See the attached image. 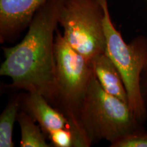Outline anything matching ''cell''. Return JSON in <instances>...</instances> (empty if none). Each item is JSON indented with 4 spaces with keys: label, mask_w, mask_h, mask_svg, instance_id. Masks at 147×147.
Returning a JSON list of instances; mask_svg holds the SVG:
<instances>
[{
    "label": "cell",
    "mask_w": 147,
    "mask_h": 147,
    "mask_svg": "<svg viewBox=\"0 0 147 147\" xmlns=\"http://www.w3.org/2000/svg\"><path fill=\"white\" fill-rule=\"evenodd\" d=\"M21 109L32 116L40 126L46 137L51 132L59 129L82 132L72 121L38 92L26 91L25 94H22Z\"/></svg>",
    "instance_id": "7"
},
{
    "label": "cell",
    "mask_w": 147,
    "mask_h": 147,
    "mask_svg": "<svg viewBox=\"0 0 147 147\" xmlns=\"http://www.w3.org/2000/svg\"><path fill=\"white\" fill-rule=\"evenodd\" d=\"M110 143L111 147H147V131L143 129L127 134Z\"/></svg>",
    "instance_id": "11"
},
{
    "label": "cell",
    "mask_w": 147,
    "mask_h": 147,
    "mask_svg": "<svg viewBox=\"0 0 147 147\" xmlns=\"http://www.w3.org/2000/svg\"><path fill=\"white\" fill-rule=\"evenodd\" d=\"M77 124L91 146L103 140L111 142L144 129L128 103L104 91L94 74L78 112Z\"/></svg>",
    "instance_id": "2"
},
{
    "label": "cell",
    "mask_w": 147,
    "mask_h": 147,
    "mask_svg": "<svg viewBox=\"0 0 147 147\" xmlns=\"http://www.w3.org/2000/svg\"><path fill=\"white\" fill-rule=\"evenodd\" d=\"M61 0H49L35 14L19 43L3 47L0 75L12 79L10 87L36 91L53 106L55 95V34Z\"/></svg>",
    "instance_id": "1"
},
{
    "label": "cell",
    "mask_w": 147,
    "mask_h": 147,
    "mask_svg": "<svg viewBox=\"0 0 147 147\" xmlns=\"http://www.w3.org/2000/svg\"><path fill=\"white\" fill-rule=\"evenodd\" d=\"M140 89L143 100L147 107V65L141 74Z\"/></svg>",
    "instance_id": "12"
},
{
    "label": "cell",
    "mask_w": 147,
    "mask_h": 147,
    "mask_svg": "<svg viewBox=\"0 0 147 147\" xmlns=\"http://www.w3.org/2000/svg\"><path fill=\"white\" fill-rule=\"evenodd\" d=\"M49 0H0V43L18 39Z\"/></svg>",
    "instance_id": "6"
},
{
    "label": "cell",
    "mask_w": 147,
    "mask_h": 147,
    "mask_svg": "<svg viewBox=\"0 0 147 147\" xmlns=\"http://www.w3.org/2000/svg\"><path fill=\"white\" fill-rule=\"evenodd\" d=\"M55 58L53 106L78 126V112L93 76L91 61L74 50L58 29L55 34Z\"/></svg>",
    "instance_id": "4"
},
{
    "label": "cell",
    "mask_w": 147,
    "mask_h": 147,
    "mask_svg": "<svg viewBox=\"0 0 147 147\" xmlns=\"http://www.w3.org/2000/svg\"><path fill=\"white\" fill-rule=\"evenodd\" d=\"M90 61L94 76L104 91L128 103L127 93L121 74L107 53L95 55L90 59Z\"/></svg>",
    "instance_id": "8"
},
{
    "label": "cell",
    "mask_w": 147,
    "mask_h": 147,
    "mask_svg": "<svg viewBox=\"0 0 147 147\" xmlns=\"http://www.w3.org/2000/svg\"><path fill=\"white\" fill-rule=\"evenodd\" d=\"M100 0H61L59 25L66 42L86 58L105 53L106 40Z\"/></svg>",
    "instance_id": "5"
},
{
    "label": "cell",
    "mask_w": 147,
    "mask_h": 147,
    "mask_svg": "<svg viewBox=\"0 0 147 147\" xmlns=\"http://www.w3.org/2000/svg\"><path fill=\"white\" fill-rule=\"evenodd\" d=\"M22 94L14 95L0 115V147H14V125L21 106Z\"/></svg>",
    "instance_id": "10"
},
{
    "label": "cell",
    "mask_w": 147,
    "mask_h": 147,
    "mask_svg": "<svg viewBox=\"0 0 147 147\" xmlns=\"http://www.w3.org/2000/svg\"><path fill=\"white\" fill-rule=\"evenodd\" d=\"M106 40V53L117 66L125 87L128 103L141 123L147 119V107L140 89V78L147 65V37L138 36L127 44L114 25L108 10V0H100Z\"/></svg>",
    "instance_id": "3"
},
{
    "label": "cell",
    "mask_w": 147,
    "mask_h": 147,
    "mask_svg": "<svg viewBox=\"0 0 147 147\" xmlns=\"http://www.w3.org/2000/svg\"><path fill=\"white\" fill-rule=\"evenodd\" d=\"M17 122L21 133V147H50L41 127L27 112L21 110L17 116Z\"/></svg>",
    "instance_id": "9"
}]
</instances>
